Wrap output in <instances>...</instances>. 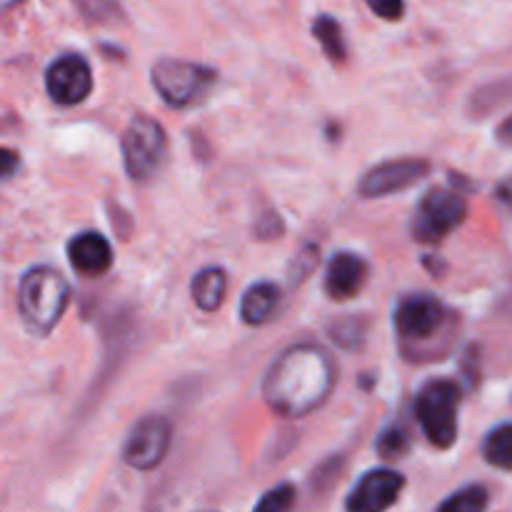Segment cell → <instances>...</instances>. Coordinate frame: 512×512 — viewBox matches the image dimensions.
<instances>
[{"instance_id": "7", "label": "cell", "mask_w": 512, "mask_h": 512, "mask_svg": "<svg viewBox=\"0 0 512 512\" xmlns=\"http://www.w3.org/2000/svg\"><path fill=\"white\" fill-rule=\"evenodd\" d=\"M173 445V425L165 415H145L125 440L123 458L135 470H155Z\"/></svg>"}, {"instance_id": "9", "label": "cell", "mask_w": 512, "mask_h": 512, "mask_svg": "<svg viewBox=\"0 0 512 512\" xmlns=\"http://www.w3.org/2000/svg\"><path fill=\"white\" fill-rule=\"evenodd\" d=\"M45 90L50 100L63 108L83 103L93 90V73H90L88 60L75 53L55 58L45 70Z\"/></svg>"}, {"instance_id": "6", "label": "cell", "mask_w": 512, "mask_h": 512, "mask_svg": "<svg viewBox=\"0 0 512 512\" xmlns=\"http://www.w3.org/2000/svg\"><path fill=\"white\" fill-rule=\"evenodd\" d=\"M468 215V203L460 193L435 188L420 200L413 215V235L420 243H440L455 228H460Z\"/></svg>"}, {"instance_id": "20", "label": "cell", "mask_w": 512, "mask_h": 512, "mask_svg": "<svg viewBox=\"0 0 512 512\" xmlns=\"http://www.w3.org/2000/svg\"><path fill=\"white\" fill-rule=\"evenodd\" d=\"M488 508V490L483 485H468L450 495L438 512H483Z\"/></svg>"}, {"instance_id": "22", "label": "cell", "mask_w": 512, "mask_h": 512, "mask_svg": "<svg viewBox=\"0 0 512 512\" xmlns=\"http://www.w3.org/2000/svg\"><path fill=\"white\" fill-rule=\"evenodd\" d=\"M318 263H320V248H318V245H313V243L303 245V248L295 253L293 263H290V268H288L290 283H293V285L305 283V280H308L310 275L315 273Z\"/></svg>"}, {"instance_id": "21", "label": "cell", "mask_w": 512, "mask_h": 512, "mask_svg": "<svg viewBox=\"0 0 512 512\" xmlns=\"http://www.w3.org/2000/svg\"><path fill=\"white\" fill-rule=\"evenodd\" d=\"M410 450V430L403 423H393L388 430H383L378 438V453L385 460L403 458Z\"/></svg>"}, {"instance_id": "25", "label": "cell", "mask_w": 512, "mask_h": 512, "mask_svg": "<svg viewBox=\"0 0 512 512\" xmlns=\"http://www.w3.org/2000/svg\"><path fill=\"white\" fill-rule=\"evenodd\" d=\"M283 233V220H280L278 213H265L263 218L258 220V225H255V235H258L260 240H273L278 238V235Z\"/></svg>"}, {"instance_id": "18", "label": "cell", "mask_w": 512, "mask_h": 512, "mask_svg": "<svg viewBox=\"0 0 512 512\" xmlns=\"http://www.w3.org/2000/svg\"><path fill=\"white\" fill-rule=\"evenodd\" d=\"M483 455L493 468L512 470V423L490 430L483 443Z\"/></svg>"}, {"instance_id": "13", "label": "cell", "mask_w": 512, "mask_h": 512, "mask_svg": "<svg viewBox=\"0 0 512 512\" xmlns=\"http://www.w3.org/2000/svg\"><path fill=\"white\" fill-rule=\"evenodd\" d=\"M68 260L75 273L85 275V278H98V275L108 273L113 265V248H110L108 238L95 230H85L68 243Z\"/></svg>"}, {"instance_id": "15", "label": "cell", "mask_w": 512, "mask_h": 512, "mask_svg": "<svg viewBox=\"0 0 512 512\" xmlns=\"http://www.w3.org/2000/svg\"><path fill=\"white\" fill-rule=\"evenodd\" d=\"M225 293H228V273L218 265L198 270L190 283V298L203 313H215L223 305Z\"/></svg>"}, {"instance_id": "1", "label": "cell", "mask_w": 512, "mask_h": 512, "mask_svg": "<svg viewBox=\"0 0 512 512\" xmlns=\"http://www.w3.org/2000/svg\"><path fill=\"white\" fill-rule=\"evenodd\" d=\"M338 365L318 343H298L275 358L263 378V398L280 418H305L328 403Z\"/></svg>"}, {"instance_id": "27", "label": "cell", "mask_w": 512, "mask_h": 512, "mask_svg": "<svg viewBox=\"0 0 512 512\" xmlns=\"http://www.w3.org/2000/svg\"><path fill=\"white\" fill-rule=\"evenodd\" d=\"M495 200H498V203L512 215V175L498 185V190H495Z\"/></svg>"}, {"instance_id": "28", "label": "cell", "mask_w": 512, "mask_h": 512, "mask_svg": "<svg viewBox=\"0 0 512 512\" xmlns=\"http://www.w3.org/2000/svg\"><path fill=\"white\" fill-rule=\"evenodd\" d=\"M498 138L503 140L505 145H512V118H508L503 125H500V128H498Z\"/></svg>"}, {"instance_id": "8", "label": "cell", "mask_w": 512, "mask_h": 512, "mask_svg": "<svg viewBox=\"0 0 512 512\" xmlns=\"http://www.w3.org/2000/svg\"><path fill=\"white\" fill-rule=\"evenodd\" d=\"M395 330L403 343H425L443 330L448 310L435 295H408L395 308Z\"/></svg>"}, {"instance_id": "17", "label": "cell", "mask_w": 512, "mask_h": 512, "mask_svg": "<svg viewBox=\"0 0 512 512\" xmlns=\"http://www.w3.org/2000/svg\"><path fill=\"white\" fill-rule=\"evenodd\" d=\"M368 328L370 323L363 315H345V318L333 320L328 325V335L343 350H360L368 338Z\"/></svg>"}, {"instance_id": "19", "label": "cell", "mask_w": 512, "mask_h": 512, "mask_svg": "<svg viewBox=\"0 0 512 512\" xmlns=\"http://www.w3.org/2000/svg\"><path fill=\"white\" fill-rule=\"evenodd\" d=\"M75 8L88 23L95 25H115L125 18L118 0H75Z\"/></svg>"}, {"instance_id": "2", "label": "cell", "mask_w": 512, "mask_h": 512, "mask_svg": "<svg viewBox=\"0 0 512 512\" xmlns=\"http://www.w3.org/2000/svg\"><path fill=\"white\" fill-rule=\"evenodd\" d=\"M70 303V285L50 265L25 270L18 285V313L30 335L53 333Z\"/></svg>"}, {"instance_id": "10", "label": "cell", "mask_w": 512, "mask_h": 512, "mask_svg": "<svg viewBox=\"0 0 512 512\" xmlns=\"http://www.w3.org/2000/svg\"><path fill=\"white\" fill-rule=\"evenodd\" d=\"M430 173V163L423 158H400L388 160V163L375 165L373 170L363 175L358 185V193L363 198H385L390 193L413 188L415 183Z\"/></svg>"}, {"instance_id": "16", "label": "cell", "mask_w": 512, "mask_h": 512, "mask_svg": "<svg viewBox=\"0 0 512 512\" xmlns=\"http://www.w3.org/2000/svg\"><path fill=\"white\" fill-rule=\"evenodd\" d=\"M313 35L318 38L320 48L333 63H345L348 58V45H345L343 25L333 15H318L313 20Z\"/></svg>"}, {"instance_id": "24", "label": "cell", "mask_w": 512, "mask_h": 512, "mask_svg": "<svg viewBox=\"0 0 512 512\" xmlns=\"http://www.w3.org/2000/svg\"><path fill=\"white\" fill-rule=\"evenodd\" d=\"M368 8L383 20H400L405 15V0H368Z\"/></svg>"}, {"instance_id": "3", "label": "cell", "mask_w": 512, "mask_h": 512, "mask_svg": "<svg viewBox=\"0 0 512 512\" xmlns=\"http://www.w3.org/2000/svg\"><path fill=\"white\" fill-rule=\"evenodd\" d=\"M458 408L460 388L453 380H430L415 398V418L425 438L435 448H453L458 440Z\"/></svg>"}, {"instance_id": "26", "label": "cell", "mask_w": 512, "mask_h": 512, "mask_svg": "<svg viewBox=\"0 0 512 512\" xmlns=\"http://www.w3.org/2000/svg\"><path fill=\"white\" fill-rule=\"evenodd\" d=\"M18 168H20V155L15 153V150L3 148V145H0V183L13 178V175L18 173Z\"/></svg>"}, {"instance_id": "4", "label": "cell", "mask_w": 512, "mask_h": 512, "mask_svg": "<svg viewBox=\"0 0 512 512\" xmlns=\"http://www.w3.org/2000/svg\"><path fill=\"white\" fill-rule=\"evenodd\" d=\"M120 150H123V165L128 178L135 183H148L160 173L165 158H168V135L158 120L148 118V115H135L128 128L123 130Z\"/></svg>"}, {"instance_id": "11", "label": "cell", "mask_w": 512, "mask_h": 512, "mask_svg": "<svg viewBox=\"0 0 512 512\" xmlns=\"http://www.w3.org/2000/svg\"><path fill=\"white\" fill-rule=\"evenodd\" d=\"M405 488V478L398 470L378 468L370 470L360 478L353 493L348 495L345 508L348 512H388L398 503L400 493Z\"/></svg>"}, {"instance_id": "5", "label": "cell", "mask_w": 512, "mask_h": 512, "mask_svg": "<svg viewBox=\"0 0 512 512\" xmlns=\"http://www.w3.org/2000/svg\"><path fill=\"white\" fill-rule=\"evenodd\" d=\"M150 78L170 108H190L200 103L218 83V73L213 68L180 58H160L150 70Z\"/></svg>"}, {"instance_id": "14", "label": "cell", "mask_w": 512, "mask_h": 512, "mask_svg": "<svg viewBox=\"0 0 512 512\" xmlns=\"http://www.w3.org/2000/svg\"><path fill=\"white\" fill-rule=\"evenodd\" d=\"M280 303H283L280 285L263 280V283L250 285L243 293V300H240V318H243L245 325L260 328V325H268L278 315Z\"/></svg>"}, {"instance_id": "23", "label": "cell", "mask_w": 512, "mask_h": 512, "mask_svg": "<svg viewBox=\"0 0 512 512\" xmlns=\"http://www.w3.org/2000/svg\"><path fill=\"white\" fill-rule=\"evenodd\" d=\"M293 505H295V488L290 483H280L260 498V503L255 505L253 512H290L293 510Z\"/></svg>"}, {"instance_id": "29", "label": "cell", "mask_w": 512, "mask_h": 512, "mask_svg": "<svg viewBox=\"0 0 512 512\" xmlns=\"http://www.w3.org/2000/svg\"><path fill=\"white\" fill-rule=\"evenodd\" d=\"M20 3H23V0H0V15L8 13V10H13L15 5H20Z\"/></svg>"}, {"instance_id": "12", "label": "cell", "mask_w": 512, "mask_h": 512, "mask_svg": "<svg viewBox=\"0 0 512 512\" xmlns=\"http://www.w3.org/2000/svg\"><path fill=\"white\" fill-rule=\"evenodd\" d=\"M368 280V263L355 253H338L325 270V293L330 300H350L363 290Z\"/></svg>"}]
</instances>
